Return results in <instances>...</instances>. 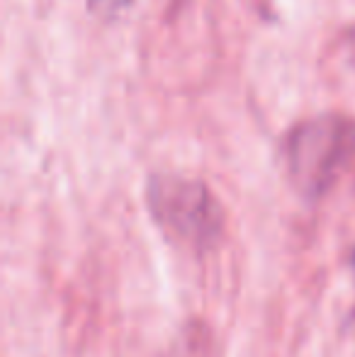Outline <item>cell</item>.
Returning a JSON list of instances; mask_svg holds the SVG:
<instances>
[{"label": "cell", "mask_w": 355, "mask_h": 357, "mask_svg": "<svg viewBox=\"0 0 355 357\" xmlns=\"http://www.w3.org/2000/svg\"><path fill=\"white\" fill-rule=\"evenodd\" d=\"M355 149V132L346 119L322 117L294 129L289 137V168L309 192L328 188L346 168Z\"/></svg>", "instance_id": "cell-1"}, {"label": "cell", "mask_w": 355, "mask_h": 357, "mask_svg": "<svg viewBox=\"0 0 355 357\" xmlns=\"http://www.w3.org/2000/svg\"><path fill=\"white\" fill-rule=\"evenodd\" d=\"M151 202L163 221H171L180 234L197 236L209 229L214 219V202L207 190L197 183L183 180H156L151 188Z\"/></svg>", "instance_id": "cell-2"}]
</instances>
